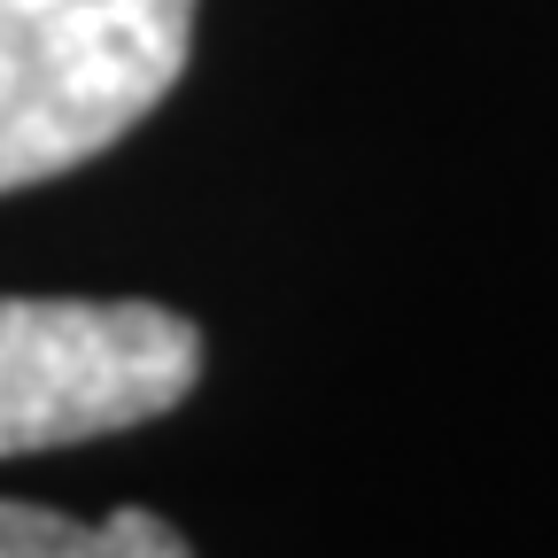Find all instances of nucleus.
Returning a JSON list of instances; mask_svg holds the SVG:
<instances>
[{
    "label": "nucleus",
    "instance_id": "obj_1",
    "mask_svg": "<svg viewBox=\"0 0 558 558\" xmlns=\"http://www.w3.org/2000/svg\"><path fill=\"white\" fill-rule=\"evenodd\" d=\"M202 0H0V194L94 163L156 117Z\"/></svg>",
    "mask_w": 558,
    "mask_h": 558
},
{
    "label": "nucleus",
    "instance_id": "obj_3",
    "mask_svg": "<svg viewBox=\"0 0 558 558\" xmlns=\"http://www.w3.org/2000/svg\"><path fill=\"white\" fill-rule=\"evenodd\" d=\"M0 558H194L186 535L163 512H109V520H70L47 505L0 497Z\"/></svg>",
    "mask_w": 558,
    "mask_h": 558
},
{
    "label": "nucleus",
    "instance_id": "obj_2",
    "mask_svg": "<svg viewBox=\"0 0 558 558\" xmlns=\"http://www.w3.org/2000/svg\"><path fill=\"white\" fill-rule=\"evenodd\" d=\"M194 380L202 326L163 303L0 295V458L148 427Z\"/></svg>",
    "mask_w": 558,
    "mask_h": 558
}]
</instances>
